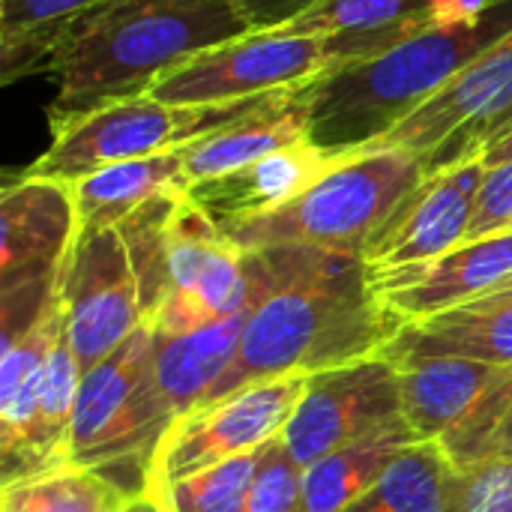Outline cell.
I'll list each match as a JSON object with an SVG mask.
<instances>
[{
	"instance_id": "cell-1",
	"label": "cell",
	"mask_w": 512,
	"mask_h": 512,
	"mask_svg": "<svg viewBox=\"0 0 512 512\" xmlns=\"http://www.w3.org/2000/svg\"><path fill=\"white\" fill-rule=\"evenodd\" d=\"M402 327L405 318L375 291L363 258L312 249L303 267L249 315L231 366L201 405L258 381L318 375L375 357Z\"/></svg>"
},
{
	"instance_id": "cell-2",
	"label": "cell",
	"mask_w": 512,
	"mask_h": 512,
	"mask_svg": "<svg viewBox=\"0 0 512 512\" xmlns=\"http://www.w3.org/2000/svg\"><path fill=\"white\" fill-rule=\"evenodd\" d=\"M510 33L512 0H480L387 54L327 69L303 87L309 141L333 156L366 150Z\"/></svg>"
},
{
	"instance_id": "cell-3",
	"label": "cell",
	"mask_w": 512,
	"mask_h": 512,
	"mask_svg": "<svg viewBox=\"0 0 512 512\" xmlns=\"http://www.w3.org/2000/svg\"><path fill=\"white\" fill-rule=\"evenodd\" d=\"M249 30L234 0H117L45 63L42 72L57 75L48 123L141 96L174 66Z\"/></svg>"
},
{
	"instance_id": "cell-4",
	"label": "cell",
	"mask_w": 512,
	"mask_h": 512,
	"mask_svg": "<svg viewBox=\"0 0 512 512\" xmlns=\"http://www.w3.org/2000/svg\"><path fill=\"white\" fill-rule=\"evenodd\" d=\"M423 177V159L408 150H360L339 156L288 204L219 225L243 252L306 246L363 258L369 243Z\"/></svg>"
},
{
	"instance_id": "cell-5",
	"label": "cell",
	"mask_w": 512,
	"mask_h": 512,
	"mask_svg": "<svg viewBox=\"0 0 512 512\" xmlns=\"http://www.w3.org/2000/svg\"><path fill=\"white\" fill-rule=\"evenodd\" d=\"M264 99L219 105H171L150 93L114 99L72 120L51 123L48 150L24 174L75 183L117 162L180 150L249 114Z\"/></svg>"
},
{
	"instance_id": "cell-6",
	"label": "cell",
	"mask_w": 512,
	"mask_h": 512,
	"mask_svg": "<svg viewBox=\"0 0 512 512\" xmlns=\"http://www.w3.org/2000/svg\"><path fill=\"white\" fill-rule=\"evenodd\" d=\"M336 66L324 36L249 30L165 72L147 93L171 105H219L300 90Z\"/></svg>"
},
{
	"instance_id": "cell-7",
	"label": "cell",
	"mask_w": 512,
	"mask_h": 512,
	"mask_svg": "<svg viewBox=\"0 0 512 512\" xmlns=\"http://www.w3.org/2000/svg\"><path fill=\"white\" fill-rule=\"evenodd\" d=\"M512 126V33L366 150H408L426 171L480 156Z\"/></svg>"
},
{
	"instance_id": "cell-8",
	"label": "cell",
	"mask_w": 512,
	"mask_h": 512,
	"mask_svg": "<svg viewBox=\"0 0 512 512\" xmlns=\"http://www.w3.org/2000/svg\"><path fill=\"white\" fill-rule=\"evenodd\" d=\"M309 378L285 375L258 381L189 411L159 441L144 486L174 483L219 462L258 453L285 432Z\"/></svg>"
},
{
	"instance_id": "cell-9",
	"label": "cell",
	"mask_w": 512,
	"mask_h": 512,
	"mask_svg": "<svg viewBox=\"0 0 512 512\" xmlns=\"http://www.w3.org/2000/svg\"><path fill=\"white\" fill-rule=\"evenodd\" d=\"M66 339L81 372L114 354L141 324V294L117 228H81L60 279Z\"/></svg>"
},
{
	"instance_id": "cell-10",
	"label": "cell",
	"mask_w": 512,
	"mask_h": 512,
	"mask_svg": "<svg viewBox=\"0 0 512 512\" xmlns=\"http://www.w3.org/2000/svg\"><path fill=\"white\" fill-rule=\"evenodd\" d=\"M402 417V375L384 354L309 378L282 441L309 468L339 447L381 432Z\"/></svg>"
},
{
	"instance_id": "cell-11",
	"label": "cell",
	"mask_w": 512,
	"mask_h": 512,
	"mask_svg": "<svg viewBox=\"0 0 512 512\" xmlns=\"http://www.w3.org/2000/svg\"><path fill=\"white\" fill-rule=\"evenodd\" d=\"M486 162L480 156L426 171L414 192L369 243L363 261L369 276H387L429 264L468 240Z\"/></svg>"
},
{
	"instance_id": "cell-12",
	"label": "cell",
	"mask_w": 512,
	"mask_h": 512,
	"mask_svg": "<svg viewBox=\"0 0 512 512\" xmlns=\"http://www.w3.org/2000/svg\"><path fill=\"white\" fill-rule=\"evenodd\" d=\"M78 231L72 186L21 171L0 192V291L60 279Z\"/></svg>"
},
{
	"instance_id": "cell-13",
	"label": "cell",
	"mask_w": 512,
	"mask_h": 512,
	"mask_svg": "<svg viewBox=\"0 0 512 512\" xmlns=\"http://www.w3.org/2000/svg\"><path fill=\"white\" fill-rule=\"evenodd\" d=\"M480 0H318L294 21L276 27L291 36H324L336 66L372 60L411 36L453 21Z\"/></svg>"
},
{
	"instance_id": "cell-14",
	"label": "cell",
	"mask_w": 512,
	"mask_h": 512,
	"mask_svg": "<svg viewBox=\"0 0 512 512\" xmlns=\"http://www.w3.org/2000/svg\"><path fill=\"white\" fill-rule=\"evenodd\" d=\"M510 276L512 231H504L480 240H465L429 264L375 276L372 285L384 297V303L408 324L486 297L498 291Z\"/></svg>"
},
{
	"instance_id": "cell-15",
	"label": "cell",
	"mask_w": 512,
	"mask_h": 512,
	"mask_svg": "<svg viewBox=\"0 0 512 512\" xmlns=\"http://www.w3.org/2000/svg\"><path fill=\"white\" fill-rule=\"evenodd\" d=\"M156 345L159 333L150 324H141L114 354L81 375L69 438L72 462L96 468L114 480L123 417L153 363Z\"/></svg>"
},
{
	"instance_id": "cell-16",
	"label": "cell",
	"mask_w": 512,
	"mask_h": 512,
	"mask_svg": "<svg viewBox=\"0 0 512 512\" xmlns=\"http://www.w3.org/2000/svg\"><path fill=\"white\" fill-rule=\"evenodd\" d=\"M300 141H309V108L303 87L270 93L249 114L180 147L186 189L237 171Z\"/></svg>"
},
{
	"instance_id": "cell-17",
	"label": "cell",
	"mask_w": 512,
	"mask_h": 512,
	"mask_svg": "<svg viewBox=\"0 0 512 512\" xmlns=\"http://www.w3.org/2000/svg\"><path fill=\"white\" fill-rule=\"evenodd\" d=\"M381 354L396 366L426 357L512 366V291H492L435 318L408 321Z\"/></svg>"
},
{
	"instance_id": "cell-18",
	"label": "cell",
	"mask_w": 512,
	"mask_h": 512,
	"mask_svg": "<svg viewBox=\"0 0 512 512\" xmlns=\"http://www.w3.org/2000/svg\"><path fill=\"white\" fill-rule=\"evenodd\" d=\"M336 159L339 156L321 150L318 144L300 141L258 162H249L237 171L204 180L186 192L216 222H234L288 204L303 189H309Z\"/></svg>"
},
{
	"instance_id": "cell-19",
	"label": "cell",
	"mask_w": 512,
	"mask_h": 512,
	"mask_svg": "<svg viewBox=\"0 0 512 512\" xmlns=\"http://www.w3.org/2000/svg\"><path fill=\"white\" fill-rule=\"evenodd\" d=\"M504 372L507 366L462 357H426L405 363L399 366L402 417L417 441H444L468 420Z\"/></svg>"
},
{
	"instance_id": "cell-20",
	"label": "cell",
	"mask_w": 512,
	"mask_h": 512,
	"mask_svg": "<svg viewBox=\"0 0 512 512\" xmlns=\"http://www.w3.org/2000/svg\"><path fill=\"white\" fill-rule=\"evenodd\" d=\"M117 0H0V81L42 72L45 63Z\"/></svg>"
},
{
	"instance_id": "cell-21",
	"label": "cell",
	"mask_w": 512,
	"mask_h": 512,
	"mask_svg": "<svg viewBox=\"0 0 512 512\" xmlns=\"http://www.w3.org/2000/svg\"><path fill=\"white\" fill-rule=\"evenodd\" d=\"M465 471L438 441L405 447L390 468L342 512H462Z\"/></svg>"
},
{
	"instance_id": "cell-22",
	"label": "cell",
	"mask_w": 512,
	"mask_h": 512,
	"mask_svg": "<svg viewBox=\"0 0 512 512\" xmlns=\"http://www.w3.org/2000/svg\"><path fill=\"white\" fill-rule=\"evenodd\" d=\"M69 186L75 195L81 228H117L156 195L186 192L183 156L180 150H168L144 159L117 162Z\"/></svg>"
},
{
	"instance_id": "cell-23",
	"label": "cell",
	"mask_w": 512,
	"mask_h": 512,
	"mask_svg": "<svg viewBox=\"0 0 512 512\" xmlns=\"http://www.w3.org/2000/svg\"><path fill=\"white\" fill-rule=\"evenodd\" d=\"M411 444L420 441L405 417H399L381 432L318 459L303 471V512H342L351 507Z\"/></svg>"
},
{
	"instance_id": "cell-24",
	"label": "cell",
	"mask_w": 512,
	"mask_h": 512,
	"mask_svg": "<svg viewBox=\"0 0 512 512\" xmlns=\"http://www.w3.org/2000/svg\"><path fill=\"white\" fill-rule=\"evenodd\" d=\"M132 495L96 468L63 462L3 483L0 512H120Z\"/></svg>"
},
{
	"instance_id": "cell-25",
	"label": "cell",
	"mask_w": 512,
	"mask_h": 512,
	"mask_svg": "<svg viewBox=\"0 0 512 512\" xmlns=\"http://www.w3.org/2000/svg\"><path fill=\"white\" fill-rule=\"evenodd\" d=\"M255 465L258 453H246L174 483H150L144 492L156 498L162 512H249Z\"/></svg>"
},
{
	"instance_id": "cell-26",
	"label": "cell",
	"mask_w": 512,
	"mask_h": 512,
	"mask_svg": "<svg viewBox=\"0 0 512 512\" xmlns=\"http://www.w3.org/2000/svg\"><path fill=\"white\" fill-rule=\"evenodd\" d=\"M459 468H471L483 459L512 456V366L483 396L468 420L438 441Z\"/></svg>"
},
{
	"instance_id": "cell-27",
	"label": "cell",
	"mask_w": 512,
	"mask_h": 512,
	"mask_svg": "<svg viewBox=\"0 0 512 512\" xmlns=\"http://www.w3.org/2000/svg\"><path fill=\"white\" fill-rule=\"evenodd\" d=\"M303 465L294 459L282 435L258 450L249 512H303Z\"/></svg>"
},
{
	"instance_id": "cell-28",
	"label": "cell",
	"mask_w": 512,
	"mask_h": 512,
	"mask_svg": "<svg viewBox=\"0 0 512 512\" xmlns=\"http://www.w3.org/2000/svg\"><path fill=\"white\" fill-rule=\"evenodd\" d=\"M462 471V512H512V456L483 459Z\"/></svg>"
},
{
	"instance_id": "cell-29",
	"label": "cell",
	"mask_w": 512,
	"mask_h": 512,
	"mask_svg": "<svg viewBox=\"0 0 512 512\" xmlns=\"http://www.w3.org/2000/svg\"><path fill=\"white\" fill-rule=\"evenodd\" d=\"M512 228V162L486 165V177L477 192L474 219L468 228V240L504 234Z\"/></svg>"
},
{
	"instance_id": "cell-30",
	"label": "cell",
	"mask_w": 512,
	"mask_h": 512,
	"mask_svg": "<svg viewBox=\"0 0 512 512\" xmlns=\"http://www.w3.org/2000/svg\"><path fill=\"white\" fill-rule=\"evenodd\" d=\"M234 3L246 12L255 30H276L294 21L297 15H303L306 9H312L318 0H234Z\"/></svg>"
},
{
	"instance_id": "cell-31",
	"label": "cell",
	"mask_w": 512,
	"mask_h": 512,
	"mask_svg": "<svg viewBox=\"0 0 512 512\" xmlns=\"http://www.w3.org/2000/svg\"><path fill=\"white\" fill-rule=\"evenodd\" d=\"M480 159L486 162V165H501V162H512V126L507 132H501L483 153H480Z\"/></svg>"
},
{
	"instance_id": "cell-32",
	"label": "cell",
	"mask_w": 512,
	"mask_h": 512,
	"mask_svg": "<svg viewBox=\"0 0 512 512\" xmlns=\"http://www.w3.org/2000/svg\"><path fill=\"white\" fill-rule=\"evenodd\" d=\"M120 512H162V507L156 504V498H153V495L138 492V495H132V498L126 501V507H123Z\"/></svg>"
},
{
	"instance_id": "cell-33",
	"label": "cell",
	"mask_w": 512,
	"mask_h": 512,
	"mask_svg": "<svg viewBox=\"0 0 512 512\" xmlns=\"http://www.w3.org/2000/svg\"><path fill=\"white\" fill-rule=\"evenodd\" d=\"M498 291H512V276L504 282V285H501V288H498Z\"/></svg>"
},
{
	"instance_id": "cell-34",
	"label": "cell",
	"mask_w": 512,
	"mask_h": 512,
	"mask_svg": "<svg viewBox=\"0 0 512 512\" xmlns=\"http://www.w3.org/2000/svg\"><path fill=\"white\" fill-rule=\"evenodd\" d=\"M510 231H512V228H510Z\"/></svg>"
}]
</instances>
